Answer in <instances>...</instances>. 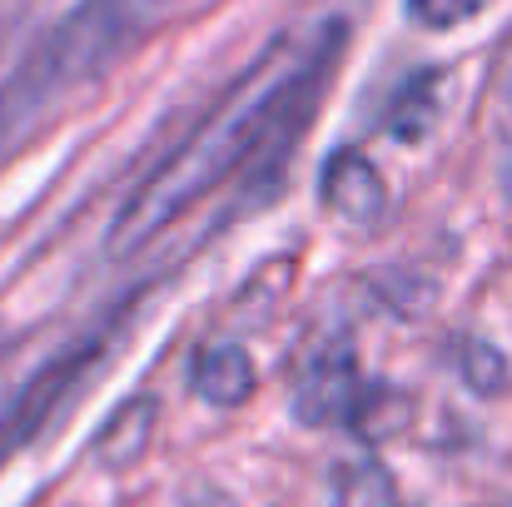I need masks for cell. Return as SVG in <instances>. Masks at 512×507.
I'll list each match as a JSON object with an SVG mask.
<instances>
[{
	"label": "cell",
	"mask_w": 512,
	"mask_h": 507,
	"mask_svg": "<svg viewBox=\"0 0 512 507\" xmlns=\"http://www.w3.org/2000/svg\"><path fill=\"white\" fill-rule=\"evenodd\" d=\"M343 25L324 20L314 30H279L199 115V125L150 169L110 224V254L130 259L174 229L199 199H209L229 174L249 169L269 150H289L309 125L314 100L329 90L339 65Z\"/></svg>",
	"instance_id": "1"
},
{
	"label": "cell",
	"mask_w": 512,
	"mask_h": 507,
	"mask_svg": "<svg viewBox=\"0 0 512 507\" xmlns=\"http://www.w3.org/2000/svg\"><path fill=\"white\" fill-rule=\"evenodd\" d=\"M179 0H80L5 80L0 90V150L30 135L65 95L100 80L145 30H155Z\"/></svg>",
	"instance_id": "2"
},
{
	"label": "cell",
	"mask_w": 512,
	"mask_h": 507,
	"mask_svg": "<svg viewBox=\"0 0 512 507\" xmlns=\"http://www.w3.org/2000/svg\"><path fill=\"white\" fill-rule=\"evenodd\" d=\"M110 338H115V324L85 334L80 343H70L55 363H45L30 383L15 388V398L0 408V463H10V458H15V453H20V448H25L75 393H80V383L105 363Z\"/></svg>",
	"instance_id": "3"
},
{
	"label": "cell",
	"mask_w": 512,
	"mask_h": 507,
	"mask_svg": "<svg viewBox=\"0 0 512 507\" xmlns=\"http://www.w3.org/2000/svg\"><path fill=\"white\" fill-rule=\"evenodd\" d=\"M363 373L353 363L348 348H324L304 363L299 383H294V413L299 423L309 428H343V423H358L363 413Z\"/></svg>",
	"instance_id": "4"
},
{
	"label": "cell",
	"mask_w": 512,
	"mask_h": 507,
	"mask_svg": "<svg viewBox=\"0 0 512 507\" xmlns=\"http://www.w3.org/2000/svg\"><path fill=\"white\" fill-rule=\"evenodd\" d=\"M319 204L343 229H368L388 209V184L373 169V160H363L358 150H334L319 174Z\"/></svg>",
	"instance_id": "5"
},
{
	"label": "cell",
	"mask_w": 512,
	"mask_h": 507,
	"mask_svg": "<svg viewBox=\"0 0 512 507\" xmlns=\"http://www.w3.org/2000/svg\"><path fill=\"white\" fill-rule=\"evenodd\" d=\"M189 388L209 403V408H239L254 398L259 388V373H254V358L239 348V343H209L194 353L189 363Z\"/></svg>",
	"instance_id": "6"
},
{
	"label": "cell",
	"mask_w": 512,
	"mask_h": 507,
	"mask_svg": "<svg viewBox=\"0 0 512 507\" xmlns=\"http://www.w3.org/2000/svg\"><path fill=\"white\" fill-rule=\"evenodd\" d=\"M334 503L339 507H398V483L378 458H348L334 468Z\"/></svg>",
	"instance_id": "7"
},
{
	"label": "cell",
	"mask_w": 512,
	"mask_h": 507,
	"mask_svg": "<svg viewBox=\"0 0 512 507\" xmlns=\"http://www.w3.org/2000/svg\"><path fill=\"white\" fill-rule=\"evenodd\" d=\"M150 423H155V403H150V398H135L130 408H120V413L105 423L100 443H95L100 463H135V458L145 453Z\"/></svg>",
	"instance_id": "8"
},
{
	"label": "cell",
	"mask_w": 512,
	"mask_h": 507,
	"mask_svg": "<svg viewBox=\"0 0 512 507\" xmlns=\"http://www.w3.org/2000/svg\"><path fill=\"white\" fill-rule=\"evenodd\" d=\"M433 70H423L403 95H398V105H393V120H388V130L398 135V140H423L428 135V125H433V115H438V105H433Z\"/></svg>",
	"instance_id": "9"
},
{
	"label": "cell",
	"mask_w": 512,
	"mask_h": 507,
	"mask_svg": "<svg viewBox=\"0 0 512 507\" xmlns=\"http://www.w3.org/2000/svg\"><path fill=\"white\" fill-rule=\"evenodd\" d=\"M458 373L473 393H503L508 388V358L493 343H478V338H468L458 348Z\"/></svg>",
	"instance_id": "10"
},
{
	"label": "cell",
	"mask_w": 512,
	"mask_h": 507,
	"mask_svg": "<svg viewBox=\"0 0 512 507\" xmlns=\"http://www.w3.org/2000/svg\"><path fill=\"white\" fill-rule=\"evenodd\" d=\"M493 0H408V20L423 30H458L468 20H478Z\"/></svg>",
	"instance_id": "11"
},
{
	"label": "cell",
	"mask_w": 512,
	"mask_h": 507,
	"mask_svg": "<svg viewBox=\"0 0 512 507\" xmlns=\"http://www.w3.org/2000/svg\"><path fill=\"white\" fill-rule=\"evenodd\" d=\"M503 184H508V194H512V155H508V165H503Z\"/></svg>",
	"instance_id": "12"
},
{
	"label": "cell",
	"mask_w": 512,
	"mask_h": 507,
	"mask_svg": "<svg viewBox=\"0 0 512 507\" xmlns=\"http://www.w3.org/2000/svg\"><path fill=\"white\" fill-rule=\"evenodd\" d=\"M0 353H5V338H0Z\"/></svg>",
	"instance_id": "13"
}]
</instances>
